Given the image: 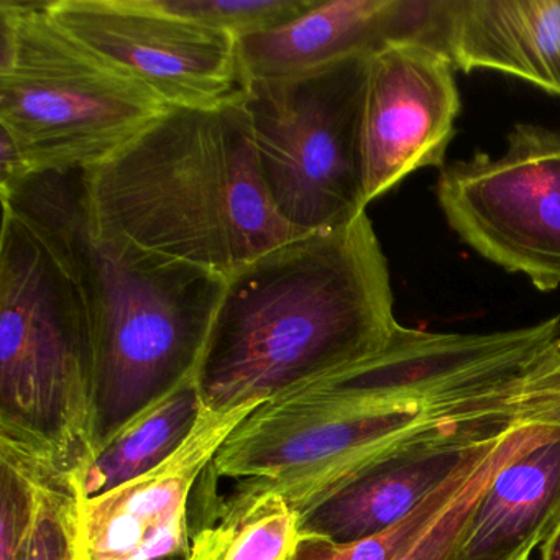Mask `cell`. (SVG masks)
<instances>
[{
  "instance_id": "1",
  "label": "cell",
  "mask_w": 560,
  "mask_h": 560,
  "mask_svg": "<svg viewBox=\"0 0 560 560\" xmlns=\"http://www.w3.org/2000/svg\"><path fill=\"white\" fill-rule=\"evenodd\" d=\"M80 294L94 350V457L130 422L196 380L225 280L104 228L84 170L0 188Z\"/></svg>"
},
{
  "instance_id": "2",
  "label": "cell",
  "mask_w": 560,
  "mask_h": 560,
  "mask_svg": "<svg viewBox=\"0 0 560 560\" xmlns=\"http://www.w3.org/2000/svg\"><path fill=\"white\" fill-rule=\"evenodd\" d=\"M388 260L369 214L310 232L229 275L196 372L202 408L228 412L385 350Z\"/></svg>"
},
{
  "instance_id": "3",
  "label": "cell",
  "mask_w": 560,
  "mask_h": 560,
  "mask_svg": "<svg viewBox=\"0 0 560 560\" xmlns=\"http://www.w3.org/2000/svg\"><path fill=\"white\" fill-rule=\"evenodd\" d=\"M542 406L539 376L442 398H398L362 360L261 402L219 448L192 501L280 494L303 516L406 448L497 441L534 424Z\"/></svg>"
},
{
  "instance_id": "4",
  "label": "cell",
  "mask_w": 560,
  "mask_h": 560,
  "mask_svg": "<svg viewBox=\"0 0 560 560\" xmlns=\"http://www.w3.org/2000/svg\"><path fill=\"white\" fill-rule=\"evenodd\" d=\"M238 93L206 109L172 107L122 152L84 170L97 221L224 278L310 234L275 209Z\"/></svg>"
},
{
  "instance_id": "5",
  "label": "cell",
  "mask_w": 560,
  "mask_h": 560,
  "mask_svg": "<svg viewBox=\"0 0 560 560\" xmlns=\"http://www.w3.org/2000/svg\"><path fill=\"white\" fill-rule=\"evenodd\" d=\"M0 451L68 477L94 458V350L83 303L9 214L0 237Z\"/></svg>"
},
{
  "instance_id": "6",
  "label": "cell",
  "mask_w": 560,
  "mask_h": 560,
  "mask_svg": "<svg viewBox=\"0 0 560 560\" xmlns=\"http://www.w3.org/2000/svg\"><path fill=\"white\" fill-rule=\"evenodd\" d=\"M0 38V136L27 176L96 168L172 109L74 40L48 2L2 0Z\"/></svg>"
},
{
  "instance_id": "7",
  "label": "cell",
  "mask_w": 560,
  "mask_h": 560,
  "mask_svg": "<svg viewBox=\"0 0 560 560\" xmlns=\"http://www.w3.org/2000/svg\"><path fill=\"white\" fill-rule=\"evenodd\" d=\"M369 60L353 57L304 77L241 84L265 188L278 214L300 231L340 228L366 212Z\"/></svg>"
},
{
  "instance_id": "8",
  "label": "cell",
  "mask_w": 560,
  "mask_h": 560,
  "mask_svg": "<svg viewBox=\"0 0 560 560\" xmlns=\"http://www.w3.org/2000/svg\"><path fill=\"white\" fill-rule=\"evenodd\" d=\"M435 192L468 247L540 293L560 287V132L517 124L503 155L444 166Z\"/></svg>"
},
{
  "instance_id": "9",
  "label": "cell",
  "mask_w": 560,
  "mask_h": 560,
  "mask_svg": "<svg viewBox=\"0 0 560 560\" xmlns=\"http://www.w3.org/2000/svg\"><path fill=\"white\" fill-rule=\"evenodd\" d=\"M74 40L159 96L166 106L206 109L241 91L238 40L166 11L160 0H47Z\"/></svg>"
},
{
  "instance_id": "10",
  "label": "cell",
  "mask_w": 560,
  "mask_h": 560,
  "mask_svg": "<svg viewBox=\"0 0 560 560\" xmlns=\"http://www.w3.org/2000/svg\"><path fill=\"white\" fill-rule=\"evenodd\" d=\"M460 106L444 51L399 44L370 57L362 122L366 206L418 170L444 168Z\"/></svg>"
},
{
  "instance_id": "11",
  "label": "cell",
  "mask_w": 560,
  "mask_h": 560,
  "mask_svg": "<svg viewBox=\"0 0 560 560\" xmlns=\"http://www.w3.org/2000/svg\"><path fill=\"white\" fill-rule=\"evenodd\" d=\"M260 405L228 412L202 408L172 457L103 497L80 500L83 560L183 559L196 485L229 435Z\"/></svg>"
},
{
  "instance_id": "12",
  "label": "cell",
  "mask_w": 560,
  "mask_h": 560,
  "mask_svg": "<svg viewBox=\"0 0 560 560\" xmlns=\"http://www.w3.org/2000/svg\"><path fill=\"white\" fill-rule=\"evenodd\" d=\"M448 0H317L294 21L238 38L241 84L304 77L399 44L444 51Z\"/></svg>"
},
{
  "instance_id": "13",
  "label": "cell",
  "mask_w": 560,
  "mask_h": 560,
  "mask_svg": "<svg viewBox=\"0 0 560 560\" xmlns=\"http://www.w3.org/2000/svg\"><path fill=\"white\" fill-rule=\"evenodd\" d=\"M497 441L425 442L406 448L300 516L301 537L347 544L385 533L477 464Z\"/></svg>"
},
{
  "instance_id": "14",
  "label": "cell",
  "mask_w": 560,
  "mask_h": 560,
  "mask_svg": "<svg viewBox=\"0 0 560 560\" xmlns=\"http://www.w3.org/2000/svg\"><path fill=\"white\" fill-rule=\"evenodd\" d=\"M445 54L560 97V0H451Z\"/></svg>"
},
{
  "instance_id": "15",
  "label": "cell",
  "mask_w": 560,
  "mask_h": 560,
  "mask_svg": "<svg viewBox=\"0 0 560 560\" xmlns=\"http://www.w3.org/2000/svg\"><path fill=\"white\" fill-rule=\"evenodd\" d=\"M560 520V428L494 475L465 527L455 560H526Z\"/></svg>"
},
{
  "instance_id": "16",
  "label": "cell",
  "mask_w": 560,
  "mask_h": 560,
  "mask_svg": "<svg viewBox=\"0 0 560 560\" xmlns=\"http://www.w3.org/2000/svg\"><path fill=\"white\" fill-rule=\"evenodd\" d=\"M0 455V560H83L73 477Z\"/></svg>"
},
{
  "instance_id": "17",
  "label": "cell",
  "mask_w": 560,
  "mask_h": 560,
  "mask_svg": "<svg viewBox=\"0 0 560 560\" xmlns=\"http://www.w3.org/2000/svg\"><path fill=\"white\" fill-rule=\"evenodd\" d=\"M301 517L280 494L195 503L183 560H293Z\"/></svg>"
},
{
  "instance_id": "18",
  "label": "cell",
  "mask_w": 560,
  "mask_h": 560,
  "mask_svg": "<svg viewBox=\"0 0 560 560\" xmlns=\"http://www.w3.org/2000/svg\"><path fill=\"white\" fill-rule=\"evenodd\" d=\"M202 411L196 380L170 393L130 422L74 475L81 501L103 497L172 457L198 424Z\"/></svg>"
},
{
  "instance_id": "19",
  "label": "cell",
  "mask_w": 560,
  "mask_h": 560,
  "mask_svg": "<svg viewBox=\"0 0 560 560\" xmlns=\"http://www.w3.org/2000/svg\"><path fill=\"white\" fill-rule=\"evenodd\" d=\"M552 425L524 424L494 442L447 506L395 560H455L468 520L497 471L549 434Z\"/></svg>"
},
{
  "instance_id": "20",
  "label": "cell",
  "mask_w": 560,
  "mask_h": 560,
  "mask_svg": "<svg viewBox=\"0 0 560 560\" xmlns=\"http://www.w3.org/2000/svg\"><path fill=\"white\" fill-rule=\"evenodd\" d=\"M480 460L452 478L441 490L429 497L411 516L389 527L385 533L347 544L330 542L316 537H301L293 560H395L447 506L448 501L460 490L462 485L470 477Z\"/></svg>"
},
{
  "instance_id": "21",
  "label": "cell",
  "mask_w": 560,
  "mask_h": 560,
  "mask_svg": "<svg viewBox=\"0 0 560 560\" xmlns=\"http://www.w3.org/2000/svg\"><path fill=\"white\" fill-rule=\"evenodd\" d=\"M317 0H160L166 11L202 22L235 38L273 31L314 8Z\"/></svg>"
},
{
  "instance_id": "22",
  "label": "cell",
  "mask_w": 560,
  "mask_h": 560,
  "mask_svg": "<svg viewBox=\"0 0 560 560\" xmlns=\"http://www.w3.org/2000/svg\"><path fill=\"white\" fill-rule=\"evenodd\" d=\"M540 560H560V520L540 544Z\"/></svg>"
},
{
  "instance_id": "23",
  "label": "cell",
  "mask_w": 560,
  "mask_h": 560,
  "mask_svg": "<svg viewBox=\"0 0 560 560\" xmlns=\"http://www.w3.org/2000/svg\"><path fill=\"white\" fill-rule=\"evenodd\" d=\"M544 425H553V428H560V402L544 416Z\"/></svg>"
},
{
  "instance_id": "24",
  "label": "cell",
  "mask_w": 560,
  "mask_h": 560,
  "mask_svg": "<svg viewBox=\"0 0 560 560\" xmlns=\"http://www.w3.org/2000/svg\"><path fill=\"white\" fill-rule=\"evenodd\" d=\"M166 560H183V559H166Z\"/></svg>"
},
{
  "instance_id": "25",
  "label": "cell",
  "mask_w": 560,
  "mask_h": 560,
  "mask_svg": "<svg viewBox=\"0 0 560 560\" xmlns=\"http://www.w3.org/2000/svg\"><path fill=\"white\" fill-rule=\"evenodd\" d=\"M526 560H530V557H529V559H526Z\"/></svg>"
}]
</instances>
